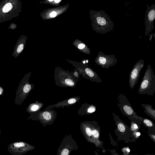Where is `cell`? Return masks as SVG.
<instances>
[{
    "label": "cell",
    "mask_w": 155,
    "mask_h": 155,
    "mask_svg": "<svg viewBox=\"0 0 155 155\" xmlns=\"http://www.w3.org/2000/svg\"><path fill=\"white\" fill-rule=\"evenodd\" d=\"M136 134L137 136L139 137L140 135V132H138L136 133Z\"/></svg>",
    "instance_id": "cell-30"
},
{
    "label": "cell",
    "mask_w": 155,
    "mask_h": 155,
    "mask_svg": "<svg viewBox=\"0 0 155 155\" xmlns=\"http://www.w3.org/2000/svg\"><path fill=\"white\" fill-rule=\"evenodd\" d=\"M96 110V107L95 105L85 103L81 105L78 110V114L80 116L90 115L94 113Z\"/></svg>",
    "instance_id": "cell-16"
},
{
    "label": "cell",
    "mask_w": 155,
    "mask_h": 155,
    "mask_svg": "<svg viewBox=\"0 0 155 155\" xmlns=\"http://www.w3.org/2000/svg\"><path fill=\"white\" fill-rule=\"evenodd\" d=\"M80 97L79 96H74L66 100L58 102L54 104L49 105L45 108L44 110H49L53 108H64L66 106L68 107L74 105L80 100Z\"/></svg>",
    "instance_id": "cell-15"
},
{
    "label": "cell",
    "mask_w": 155,
    "mask_h": 155,
    "mask_svg": "<svg viewBox=\"0 0 155 155\" xmlns=\"http://www.w3.org/2000/svg\"><path fill=\"white\" fill-rule=\"evenodd\" d=\"M139 117L141 122V123L147 127L149 131L155 134V124L154 123L149 119L139 116Z\"/></svg>",
    "instance_id": "cell-18"
},
{
    "label": "cell",
    "mask_w": 155,
    "mask_h": 155,
    "mask_svg": "<svg viewBox=\"0 0 155 155\" xmlns=\"http://www.w3.org/2000/svg\"><path fill=\"white\" fill-rule=\"evenodd\" d=\"M61 0H54V1L56 3H58L59 2H61Z\"/></svg>",
    "instance_id": "cell-31"
},
{
    "label": "cell",
    "mask_w": 155,
    "mask_h": 155,
    "mask_svg": "<svg viewBox=\"0 0 155 155\" xmlns=\"http://www.w3.org/2000/svg\"><path fill=\"white\" fill-rule=\"evenodd\" d=\"M112 114L117 127L115 130L116 134H119V136H123L124 138L126 139V141L127 140L130 141L132 140L130 137L134 140L135 138L132 136L133 135L130 128L120 118L116 113L113 112Z\"/></svg>",
    "instance_id": "cell-9"
},
{
    "label": "cell",
    "mask_w": 155,
    "mask_h": 155,
    "mask_svg": "<svg viewBox=\"0 0 155 155\" xmlns=\"http://www.w3.org/2000/svg\"><path fill=\"white\" fill-rule=\"evenodd\" d=\"M144 62L143 59L139 60L135 64L130 72L129 84L130 87L132 89L134 88L138 82L141 70L143 66Z\"/></svg>",
    "instance_id": "cell-13"
},
{
    "label": "cell",
    "mask_w": 155,
    "mask_h": 155,
    "mask_svg": "<svg viewBox=\"0 0 155 155\" xmlns=\"http://www.w3.org/2000/svg\"><path fill=\"white\" fill-rule=\"evenodd\" d=\"M154 33H152L150 34V35H149V40L150 41L152 39L153 37V35L154 34Z\"/></svg>",
    "instance_id": "cell-29"
},
{
    "label": "cell",
    "mask_w": 155,
    "mask_h": 155,
    "mask_svg": "<svg viewBox=\"0 0 155 155\" xmlns=\"http://www.w3.org/2000/svg\"><path fill=\"white\" fill-rule=\"evenodd\" d=\"M132 155V154H125V155H124V154H123V155Z\"/></svg>",
    "instance_id": "cell-32"
},
{
    "label": "cell",
    "mask_w": 155,
    "mask_h": 155,
    "mask_svg": "<svg viewBox=\"0 0 155 155\" xmlns=\"http://www.w3.org/2000/svg\"><path fill=\"white\" fill-rule=\"evenodd\" d=\"M141 105L144 109V113L155 120V110L153 108L152 105L146 104H141Z\"/></svg>",
    "instance_id": "cell-19"
},
{
    "label": "cell",
    "mask_w": 155,
    "mask_h": 155,
    "mask_svg": "<svg viewBox=\"0 0 155 155\" xmlns=\"http://www.w3.org/2000/svg\"><path fill=\"white\" fill-rule=\"evenodd\" d=\"M131 126L130 129L131 131H134L136 132L139 129L138 124L131 121Z\"/></svg>",
    "instance_id": "cell-21"
},
{
    "label": "cell",
    "mask_w": 155,
    "mask_h": 155,
    "mask_svg": "<svg viewBox=\"0 0 155 155\" xmlns=\"http://www.w3.org/2000/svg\"><path fill=\"white\" fill-rule=\"evenodd\" d=\"M94 155H99L98 153L95 151V154Z\"/></svg>",
    "instance_id": "cell-33"
},
{
    "label": "cell",
    "mask_w": 155,
    "mask_h": 155,
    "mask_svg": "<svg viewBox=\"0 0 155 155\" xmlns=\"http://www.w3.org/2000/svg\"><path fill=\"white\" fill-rule=\"evenodd\" d=\"M78 145L72 135L67 134L57 150V155H70L72 151L78 150Z\"/></svg>",
    "instance_id": "cell-8"
},
{
    "label": "cell",
    "mask_w": 155,
    "mask_h": 155,
    "mask_svg": "<svg viewBox=\"0 0 155 155\" xmlns=\"http://www.w3.org/2000/svg\"><path fill=\"white\" fill-rule=\"evenodd\" d=\"M54 78L57 86L61 87H74L77 85L76 81L70 72L62 70H55Z\"/></svg>",
    "instance_id": "cell-7"
},
{
    "label": "cell",
    "mask_w": 155,
    "mask_h": 155,
    "mask_svg": "<svg viewBox=\"0 0 155 155\" xmlns=\"http://www.w3.org/2000/svg\"><path fill=\"white\" fill-rule=\"evenodd\" d=\"M24 48V45L22 44H20L18 47L17 51L18 53H20L23 50Z\"/></svg>",
    "instance_id": "cell-23"
},
{
    "label": "cell",
    "mask_w": 155,
    "mask_h": 155,
    "mask_svg": "<svg viewBox=\"0 0 155 155\" xmlns=\"http://www.w3.org/2000/svg\"><path fill=\"white\" fill-rule=\"evenodd\" d=\"M86 47L85 45L83 43L80 44L78 46V48L80 49H82Z\"/></svg>",
    "instance_id": "cell-25"
},
{
    "label": "cell",
    "mask_w": 155,
    "mask_h": 155,
    "mask_svg": "<svg viewBox=\"0 0 155 155\" xmlns=\"http://www.w3.org/2000/svg\"><path fill=\"white\" fill-rule=\"evenodd\" d=\"M147 6L144 22L145 35L146 36L149 35L154 27L153 21L155 18V5L152 4L150 6L147 5Z\"/></svg>",
    "instance_id": "cell-12"
},
{
    "label": "cell",
    "mask_w": 155,
    "mask_h": 155,
    "mask_svg": "<svg viewBox=\"0 0 155 155\" xmlns=\"http://www.w3.org/2000/svg\"><path fill=\"white\" fill-rule=\"evenodd\" d=\"M12 8V6L11 3H7L2 8L3 12L4 13L7 12L10 10Z\"/></svg>",
    "instance_id": "cell-20"
},
{
    "label": "cell",
    "mask_w": 155,
    "mask_h": 155,
    "mask_svg": "<svg viewBox=\"0 0 155 155\" xmlns=\"http://www.w3.org/2000/svg\"><path fill=\"white\" fill-rule=\"evenodd\" d=\"M94 62L103 68L108 69L110 67L114 65L117 61L115 54H106L102 51H100Z\"/></svg>",
    "instance_id": "cell-11"
},
{
    "label": "cell",
    "mask_w": 155,
    "mask_h": 155,
    "mask_svg": "<svg viewBox=\"0 0 155 155\" xmlns=\"http://www.w3.org/2000/svg\"><path fill=\"white\" fill-rule=\"evenodd\" d=\"M57 15V13L54 11H53L50 13V15L51 17H54Z\"/></svg>",
    "instance_id": "cell-27"
},
{
    "label": "cell",
    "mask_w": 155,
    "mask_h": 155,
    "mask_svg": "<svg viewBox=\"0 0 155 155\" xmlns=\"http://www.w3.org/2000/svg\"><path fill=\"white\" fill-rule=\"evenodd\" d=\"M81 131L86 140L89 142L94 143L96 147L101 148L103 142L100 139V128L97 122L94 120L81 123Z\"/></svg>",
    "instance_id": "cell-2"
},
{
    "label": "cell",
    "mask_w": 155,
    "mask_h": 155,
    "mask_svg": "<svg viewBox=\"0 0 155 155\" xmlns=\"http://www.w3.org/2000/svg\"><path fill=\"white\" fill-rule=\"evenodd\" d=\"M31 75V72L25 74L18 85L14 102L18 106L22 103L34 87V84L29 81Z\"/></svg>",
    "instance_id": "cell-5"
},
{
    "label": "cell",
    "mask_w": 155,
    "mask_h": 155,
    "mask_svg": "<svg viewBox=\"0 0 155 155\" xmlns=\"http://www.w3.org/2000/svg\"><path fill=\"white\" fill-rule=\"evenodd\" d=\"M110 151L111 153V155H120L116 152L114 149L110 150Z\"/></svg>",
    "instance_id": "cell-26"
},
{
    "label": "cell",
    "mask_w": 155,
    "mask_h": 155,
    "mask_svg": "<svg viewBox=\"0 0 155 155\" xmlns=\"http://www.w3.org/2000/svg\"><path fill=\"white\" fill-rule=\"evenodd\" d=\"M155 91V75L150 64L147 67L138 90L140 94L153 97Z\"/></svg>",
    "instance_id": "cell-3"
},
{
    "label": "cell",
    "mask_w": 155,
    "mask_h": 155,
    "mask_svg": "<svg viewBox=\"0 0 155 155\" xmlns=\"http://www.w3.org/2000/svg\"><path fill=\"white\" fill-rule=\"evenodd\" d=\"M57 116V113L54 109L40 110L30 114L27 120L39 121L43 126L45 127L53 124Z\"/></svg>",
    "instance_id": "cell-6"
},
{
    "label": "cell",
    "mask_w": 155,
    "mask_h": 155,
    "mask_svg": "<svg viewBox=\"0 0 155 155\" xmlns=\"http://www.w3.org/2000/svg\"><path fill=\"white\" fill-rule=\"evenodd\" d=\"M91 17L93 28L97 33L105 34L114 29V22L104 10L92 11Z\"/></svg>",
    "instance_id": "cell-1"
},
{
    "label": "cell",
    "mask_w": 155,
    "mask_h": 155,
    "mask_svg": "<svg viewBox=\"0 0 155 155\" xmlns=\"http://www.w3.org/2000/svg\"><path fill=\"white\" fill-rule=\"evenodd\" d=\"M1 130L0 129V135H1Z\"/></svg>",
    "instance_id": "cell-35"
},
{
    "label": "cell",
    "mask_w": 155,
    "mask_h": 155,
    "mask_svg": "<svg viewBox=\"0 0 155 155\" xmlns=\"http://www.w3.org/2000/svg\"><path fill=\"white\" fill-rule=\"evenodd\" d=\"M151 133H149V135L151 138L154 141V142H155V134L153 133L150 132Z\"/></svg>",
    "instance_id": "cell-24"
},
{
    "label": "cell",
    "mask_w": 155,
    "mask_h": 155,
    "mask_svg": "<svg viewBox=\"0 0 155 155\" xmlns=\"http://www.w3.org/2000/svg\"><path fill=\"white\" fill-rule=\"evenodd\" d=\"M78 69L80 74L84 78L89 79L91 82L98 83L102 82L97 73L88 66L86 65L83 68Z\"/></svg>",
    "instance_id": "cell-14"
},
{
    "label": "cell",
    "mask_w": 155,
    "mask_h": 155,
    "mask_svg": "<svg viewBox=\"0 0 155 155\" xmlns=\"http://www.w3.org/2000/svg\"><path fill=\"white\" fill-rule=\"evenodd\" d=\"M44 106L42 102H37L29 104L26 108L27 112L30 114L40 110Z\"/></svg>",
    "instance_id": "cell-17"
},
{
    "label": "cell",
    "mask_w": 155,
    "mask_h": 155,
    "mask_svg": "<svg viewBox=\"0 0 155 155\" xmlns=\"http://www.w3.org/2000/svg\"><path fill=\"white\" fill-rule=\"evenodd\" d=\"M71 73L77 82L80 78V74L79 72L76 70H75L74 72Z\"/></svg>",
    "instance_id": "cell-22"
},
{
    "label": "cell",
    "mask_w": 155,
    "mask_h": 155,
    "mask_svg": "<svg viewBox=\"0 0 155 155\" xmlns=\"http://www.w3.org/2000/svg\"><path fill=\"white\" fill-rule=\"evenodd\" d=\"M35 148V147L27 143L18 141L10 143L8 147V151L13 155H24Z\"/></svg>",
    "instance_id": "cell-10"
},
{
    "label": "cell",
    "mask_w": 155,
    "mask_h": 155,
    "mask_svg": "<svg viewBox=\"0 0 155 155\" xmlns=\"http://www.w3.org/2000/svg\"><path fill=\"white\" fill-rule=\"evenodd\" d=\"M48 1H49V2H52V1H54V0H49Z\"/></svg>",
    "instance_id": "cell-34"
},
{
    "label": "cell",
    "mask_w": 155,
    "mask_h": 155,
    "mask_svg": "<svg viewBox=\"0 0 155 155\" xmlns=\"http://www.w3.org/2000/svg\"><path fill=\"white\" fill-rule=\"evenodd\" d=\"M3 88L0 85V95H2L3 94Z\"/></svg>",
    "instance_id": "cell-28"
},
{
    "label": "cell",
    "mask_w": 155,
    "mask_h": 155,
    "mask_svg": "<svg viewBox=\"0 0 155 155\" xmlns=\"http://www.w3.org/2000/svg\"><path fill=\"white\" fill-rule=\"evenodd\" d=\"M117 106L123 115L131 121L141 125L142 123L139 116L134 111L126 96L121 93L117 97Z\"/></svg>",
    "instance_id": "cell-4"
}]
</instances>
